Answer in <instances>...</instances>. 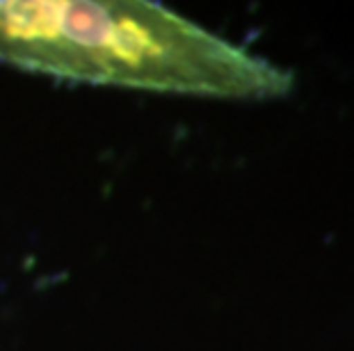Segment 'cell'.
<instances>
[{
	"mask_svg": "<svg viewBox=\"0 0 354 351\" xmlns=\"http://www.w3.org/2000/svg\"><path fill=\"white\" fill-rule=\"evenodd\" d=\"M0 62L87 85L263 101L290 71L142 0H0Z\"/></svg>",
	"mask_w": 354,
	"mask_h": 351,
	"instance_id": "obj_1",
	"label": "cell"
}]
</instances>
